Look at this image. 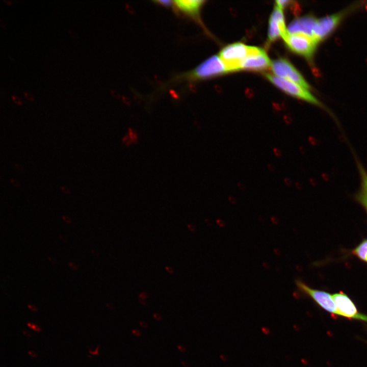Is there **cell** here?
<instances>
[{
  "label": "cell",
  "instance_id": "obj_1",
  "mask_svg": "<svg viewBox=\"0 0 367 367\" xmlns=\"http://www.w3.org/2000/svg\"><path fill=\"white\" fill-rule=\"evenodd\" d=\"M228 72L219 56H213L194 69L173 77L170 83H196Z\"/></svg>",
  "mask_w": 367,
  "mask_h": 367
},
{
  "label": "cell",
  "instance_id": "obj_2",
  "mask_svg": "<svg viewBox=\"0 0 367 367\" xmlns=\"http://www.w3.org/2000/svg\"><path fill=\"white\" fill-rule=\"evenodd\" d=\"M286 46L293 52L311 60L319 43L316 39L308 35L287 33L282 37Z\"/></svg>",
  "mask_w": 367,
  "mask_h": 367
},
{
  "label": "cell",
  "instance_id": "obj_3",
  "mask_svg": "<svg viewBox=\"0 0 367 367\" xmlns=\"http://www.w3.org/2000/svg\"><path fill=\"white\" fill-rule=\"evenodd\" d=\"M266 78L272 84L285 93L313 104L323 107V104L308 90L291 81L269 73L265 74Z\"/></svg>",
  "mask_w": 367,
  "mask_h": 367
},
{
  "label": "cell",
  "instance_id": "obj_4",
  "mask_svg": "<svg viewBox=\"0 0 367 367\" xmlns=\"http://www.w3.org/2000/svg\"><path fill=\"white\" fill-rule=\"evenodd\" d=\"M250 46L236 42L224 47L219 56L224 63L227 72L241 70V64L247 56Z\"/></svg>",
  "mask_w": 367,
  "mask_h": 367
},
{
  "label": "cell",
  "instance_id": "obj_5",
  "mask_svg": "<svg viewBox=\"0 0 367 367\" xmlns=\"http://www.w3.org/2000/svg\"><path fill=\"white\" fill-rule=\"evenodd\" d=\"M355 8L350 7L336 13L317 18L314 30V37L319 42L329 36L343 19Z\"/></svg>",
  "mask_w": 367,
  "mask_h": 367
},
{
  "label": "cell",
  "instance_id": "obj_6",
  "mask_svg": "<svg viewBox=\"0 0 367 367\" xmlns=\"http://www.w3.org/2000/svg\"><path fill=\"white\" fill-rule=\"evenodd\" d=\"M271 67L276 76L295 82L308 90L310 89V87L306 81L287 60L280 58L274 60Z\"/></svg>",
  "mask_w": 367,
  "mask_h": 367
},
{
  "label": "cell",
  "instance_id": "obj_7",
  "mask_svg": "<svg viewBox=\"0 0 367 367\" xmlns=\"http://www.w3.org/2000/svg\"><path fill=\"white\" fill-rule=\"evenodd\" d=\"M296 285L301 292L310 297L324 309L332 314L338 315L335 302L330 294L312 289L299 279L296 281Z\"/></svg>",
  "mask_w": 367,
  "mask_h": 367
},
{
  "label": "cell",
  "instance_id": "obj_8",
  "mask_svg": "<svg viewBox=\"0 0 367 367\" xmlns=\"http://www.w3.org/2000/svg\"><path fill=\"white\" fill-rule=\"evenodd\" d=\"M271 63L264 49L250 46L249 53L241 64V70L261 71L270 67Z\"/></svg>",
  "mask_w": 367,
  "mask_h": 367
},
{
  "label": "cell",
  "instance_id": "obj_9",
  "mask_svg": "<svg viewBox=\"0 0 367 367\" xmlns=\"http://www.w3.org/2000/svg\"><path fill=\"white\" fill-rule=\"evenodd\" d=\"M338 316L367 322V316L359 312L350 298L343 292L332 295Z\"/></svg>",
  "mask_w": 367,
  "mask_h": 367
},
{
  "label": "cell",
  "instance_id": "obj_10",
  "mask_svg": "<svg viewBox=\"0 0 367 367\" xmlns=\"http://www.w3.org/2000/svg\"><path fill=\"white\" fill-rule=\"evenodd\" d=\"M287 32L282 9L276 5L269 19L268 42H273L279 37H283Z\"/></svg>",
  "mask_w": 367,
  "mask_h": 367
},
{
  "label": "cell",
  "instance_id": "obj_11",
  "mask_svg": "<svg viewBox=\"0 0 367 367\" xmlns=\"http://www.w3.org/2000/svg\"><path fill=\"white\" fill-rule=\"evenodd\" d=\"M175 10L191 19L200 21V13L205 1L202 0L173 1Z\"/></svg>",
  "mask_w": 367,
  "mask_h": 367
},
{
  "label": "cell",
  "instance_id": "obj_12",
  "mask_svg": "<svg viewBox=\"0 0 367 367\" xmlns=\"http://www.w3.org/2000/svg\"><path fill=\"white\" fill-rule=\"evenodd\" d=\"M317 20V18L310 15L298 18L290 23L287 32L290 34H303L314 38V30Z\"/></svg>",
  "mask_w": 367,
  "mask_h": 367
},
{
  "label": "cell",
  "instance_id": "obj_13",
  "mask_svg": "<svg viewBox=\"0 0 367 367\" xmlns=\"http://www.w3.org/2000/svg\"><path fill=\"white\" fill-rule=\"evenodd\" d=\"M361 178V187L356 195L357 200L367 211V172L361 165L359 166Z\"/></svg>",
  "mask_w": 367,
  "mask_h": 367
},
{
  "label": "cell",
  "instance_id": "obj_14",
  "mask_svg": "<svg viewBox=\"0 0 367 367\" xmlns=\"http://www.w3.org/2000/svg\"><path fill=\"white\" fill-rule=\"evenodd\" d=\"M353 253L360 259L365 261L367 257V239L362 241L353 251Z\"/></svg>",
  "mask_w": 367,
  "mask_h": 367
},
{
  "label": "cell",
  "instance_id": "obj_15",
  "mask_svg": "<svg viewBox=\"0 0 367 367\" xmlns=\"http://www.w3.org/2000/svg\"><path fill=\"white\" fill-rule=\"evenodd\" d=\"M154 3L155 4L162 6L163 7H170L171 6L173 7V1H154Z\"/></svg>",
  "mask_w": 367,
  "mask_h": 367
},
{
  "label": "cell",
  "instance_id": "obj_16",
  "mask_svg": "<svg viewBox=\"0 0 367 367\" xmlns=\"http://www.w3.org/2000/svg\"><path fill=\"white\" fill-rule=\"evenodd\" d=\"M27 326L30 329L33 330L35 331H36V332H41V328L38 325H37L34 323H33L31 322H28Z\"/></svg>",
  "mask_w": 367,
  "mask_h": 367
},
{
  "label": "cell",
  "instance_id": "obj_17",
  "mask_svg": "<svg viewBox=\"0 0 367 367\" xmlns=\"http://www.w3.org/2000/svg\"><path fill=\"white\" fill-rule=\"evenodd\" d=\"M11 97H12V99L13 100V101H14L16 103H17V104H22V102H21L20 99L18 97L16 96H14V95H12Z\"/></svg>",
  "mask_w": 367,
  "mask_h": 367
},
{
  "label": "cell",
  "instance_id": "obj_18",
  "mask_svg": "<svg viewBox=\"0 0 367 367\" xmlns=\"http://www.w3.org/2000/svg\"><path fill=\"white\" fill-rule=\"evenodd\" d=\"M273 152L274 154L277 157H280L282 155L281 150L277 148H274L273 149Z\"/></svg>",
  "mask_w": 367,
  "mask_h": 367
},
{
  "label": "cell",
  "instance_id": "obj_19",
  "mask_svg": "<svg viewBox=\"0 0 367 367\" xmlns=\"http://www.w3.org/2000/svg\"><path fill=\"white\" fill-rule=\"evenodd\" d=\"M132 332L133 334L136 336L139 337L141 336V334L140 331L137 329H133L132 330Z\"/></svg>",
  "mask_w": 367,
  "mask_h": 367
},
{
  "label": "cell",
  "instance_id": "obj_20",
  "mask_svg": "<svg viewBox=\"0 0 367 367\" xmlns=\"http://www.w3.org/2000/svg\"><path fill=\"white\" fill-rule=\"evenodd\" d=\"M61 190L65 194H69L70 192L69 189L65 186L61 187Z\"/></svg>",
  "mask_w": 367,
  "mask_h": 367
},
{
  "label": "cell",
  "instance_id": "obj_21",
  "mask_svg": "<svg viewBox=\"0 0 367 367\" xmlns=\"http://www.w3.org/2000/svg\"><path fill=\"white\" fill-rule=\"evenodd\" d=\"M153 317L156 321H161L162 319L161 315L158 313L153 314Z\"/></svg>",
  "mask_w": 367,
  "mask_h": 367
},
{
  "label": "cell",
  "instance_id": "obj_22",
  "mask_svg": "<svg viewBox=\"0 0 367 367\" xmlns=\"http://www.w3.org/2000/svg\"><path fill=\"white\" fill-rule=\"evenodd\" d=\"M24 94L25 97H26L28 99H29V100H31V101L34 100V99H33V96H32L30 94H29V93H27V92H24Z\"/></svg>",
  "mask_w": 367,
  "mask_h": 367
},
{
  "label": "cell",
  "instance_id": "obj_23",
  "mask_svg": "<svg viewBox=\"0 0 367 367\" xmlns=\"http://www.w3.org/2000/svg\"><path fill=\"white\" fill-rule=\"evenodd\" d=\"M62 218L66 223H68V224L71 223V220L69 218V217L64 216L62 217Z\"/></svg>",
  "mask_w": 367,
  "mask_h": 367
},
{
  "label": "cell",
  "instance_id": "obj_24",
  "mask_svg": "<svg viewBox=\"0 0 367 367\" xmlns=\"http://www.w3.org/2000/svg\"><path fill=\"white\" fill-rule=\"evenodd\" d=\"M177 348L180 352H184L186 351V348L182 345H178Z\"/></svg>",
  "mask_w": 367,
  "mask_h": 367
},
{
  "label": "cell",
  "instance_id": "obj_25",
  "mask_svg": "<svg viewBox=\"0 0 367 367\" xmlns=\"http://www.w3.org/2000/svg\"><path fill=\"white\" fill-rule=\"evenodd\" d=\"M11 181L13 185H14L16 187H19L20 186L19 183L18 181L14 179H11Z\"/></svg>",
  "mask_w": 367,
  "mask_h": 367
},
{
  "label": "cell",
  "instance_id": "obj_26",
  "mask_svg": "<svg viewBox=\"0 0 367 367\" xmlns=\"http://www.w3.org/2000/svg\"><path fill=\"white\" fill-rule=\"evenodd\" d=\"M28 307L31 310L33 311H36L37 310V307L34 305L29 304L28 305Z\"/></svg>",
  "mask_w": 367,
  "mask_h": 367
},
{
  "label": "cell",
  "instance_id": "obj_27",
  "mask_svg": "<svg viewBox=\"0 0 367 367\" xmlns=\"http://www.w3.org/2000/svg\"><path fill=\"white\" fill-rule=\"evenodd\" d=\"M69 266L70 267V268H71L72 269H73L74 270L77 269V265L74 263H69Z\"/></svg>",
  "mask_w": 367,
  "mask_h": 367
},
{
  "label": "cell",
  "instance_id": "obj_28",
  "mask_svg": "<svg viewBox=\"0 0 367 367\" xmlns=\"http://www.w3.org/2000/svg\"><path fill=\"white\" fill-rule=\"evenodd\" d=\"M139 296L140 299L143 300L147 298V294L145 293H141Z\"/></svg>",
  "mask_w": 367,
  "mask_h": 367
},
{
  "label": "cell",
  "instance_id": "obj_29",
  "mask_svg": "<svg viewBox=\"0 0 367 367\" xmlns=\"http://www.w3.org/2000/svg\"><path fill=\"white\" fill-rule=\"evenodd\" d=\"M165 269L168 273H169L170 274L173 273V269L171 267L167 266V267H166Z\"/></svg>",
  "mask_w": 367,
  "mask_h": 367
},
{
  "label": "cell",
  "instance_id": "obj_30",
  "mask_svg": "<svg viewBox=\"0 0 367 367\" xmlns=\"http://www.w3.org/2000/svg\"><path fill=\"white\" fill-rule=\"evenodd\" d=\"M284 180L285 184L287 186H290L291 185V180H290L289 178H285Z\"/></svg>",
  "mask_w": 367,
  "mask_h": 367
},
{
  "label": "cell",
  "instance_id": "obj_31",
  "mask_svg": "<svg viewBox=\"0 0 367 367\" xmlns=\"http://www.w3.org/2000/svg\"><path fill=\"white\" fill-rule=\"evenodd\" d=\"M141 326H142L143 328H146L147 327V324L145 322H140L139 323Z\"/></svg>",
  "mask_w": 367,
  "mask_h": 367
},
{
  "label": "cell",
  "instance_id": "obj_32",
  "mask_svg": "<svg viewBox=\"0 0 367 367\" xmlns=\"http://www.w3.org/2000/svg\"><path fill=\"white\" fill-rule=\"evenodd\" d=\"M187 226H188V228H189V229L191 232L194 231V229L193 226L192 225V224H188Z\"/></svg>",
  "mask_w": 367,
  "mask_h": 367
},
{
  "label": "cell",
  "instance_id": "obj_33",
  "mask_svg": "<svg viewBox=\"0 0 367 367\" xmlns=\"http://www.w3.org/2000/svg\"><path fill=\"white\" fill-rule=\"evenodd\" d=\"M268 168H269V169L270 170H271V169H272V170H271V171H274V169H275L274 166H273V165H272V164H269L268 165Z\"/></svg>",
  "mask_w": 367,
  "mask_h": 367
},
{
  "label": "cell",
  "instance_id": "obj_34",
  "mask_svg": "<svg viewBox=\"0 0 367 367\" xmlns=\"http://www.w3.org/2000/svg\"><path fill=\"white\" fill-rule=\"evenodd\" d=\"M69 32L70 36H72V37H76V36H77V35L74 32H71L70 31Z\"/></svg>",
  "mask_w": 367,
  "mask_h": 367
},
{
  "label": "cell",
  "instance_id": "obj_35",
  "mask_svg": "<svg viewBox=\"0 0 367 367\" xmlns=\"http://www.w3.org/2000/svg\"><path fill=\"white\" fill-rule=\"evenodd\" d=\"M181 364H182V365H184V366L186 367V366H187L186 365V364H188V363H187V362H185V361H182V362H181Z\"/></svg>",
  "mask_w": 367,
  "mask_h": 367
},
{
  "label": "cell",
  "instance_id": "obj_36",
  "mask_svg": "<svg viewBox=\"0 0 367 367\" xmlns=\"http://www.w3.org/2000/svg\"><path fill=\"white\" fill-rule=\"evenodd\" d=\"M5 1L6 2H7V3H9V4L11 3V1Z\"/></svg>",
  "mask_w": 367,
  "mask_h": 367
},
{
  "label": "cell",
  "instance_id": "obj_37",
  "mask_svg": "<svg viewBox=\"0 0 367 367\" xmlns=\"http://www.w3.org/2000/svg\"><path fill=\"white\" fill-rule=\"evenodd\" d=\"M365 261H366L367 262V257H366V260H365Z\"/></svg>",
  "mask_w": 367,
  "mask_h": 367
}]
</instances>
